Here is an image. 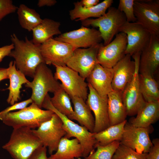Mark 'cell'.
Masks as SVG:
<instances>
[{"instance_id": "cell-1", "label": "cell", "mask_w": 159, "mask_h": 159, "mask_svg": "<svg viewBox=\"0 0 159 159\" xmlns=\"http://www.w3.org/2000/svg\"><path fill=\"white\" fill-rule=\"evenodd\" d=\"M14 45L9 56L13 58L17 69L25 76L33 78L37 66L44 62L40 49V45L34 44L27 37L20 40L14 33L11 36Z\"/></svg>"}, {"instance_id": "cell-2", "label": "cell", "mask_w": 159, "mask_h": 159, "mask_svg": "<svg viewBox=\"0 0 159 159\" xmlns=\"http://www.w3.org/2000/svg\"><path fill=\"white\" fill-rule=\"evenodd\" d=\"M42 146L32 129L21 127L13 129L9 140L2 148L14 159H28L36 149Z\"/></svg>"}, {"instance_id": "cell-3", "label": "cell", "mask_w": 159, "mask_h": 159, "mask_svg": "<svg viewBox=\"0 0 159 159\" xmlns=\"http://www.w3.org/2000/svg\"><path fill=\"white\" fill-rule=\"evenodd\" d=\"M54 112L44 110L32 102L29 106L14 112H9L0 117L6 125L13 129L27 127L32 129L39 127L44 122L50 119Z\"/></svg>"}, {"instance_id": "cell-4", "label": "cell", "mask_w": 159, "mask_h": 159, "mask_svg": "<svg viewBox=\"0 0 159 159\" xmlns=\"http://www.w3.org/2000/svg\"><path fill=\"white\" fill-rule=\"evenodd\" d=\"M33 78L32 82L29 81L25 86L31 89L30 98L33 103L41 108L48 93H54L60 88L61 84L55 79L52 71L44 62L37 66Z\"/></svg>"}, {"instance_id": "cell-5", "label": "cell", "mask_w": 159, "mask_h": 159, "mask_svg": "<svg viewBox=\"0 0 159 159\" xmlns=\"http://www.w3.org/2000/svg\"><path fill=\"white\" fill-rule=\"evenodd\" d=\"M50 97L47 94L43 101L42 107L53 111L61 120L63 127L66 132L64 137L69 139L74 137L77 139L84 150L86 157L95 151L97 142L93 137L94 133L90 132L85 127L77 124L62 114L52 105Z\"/></svg>"}, {"instance_id": "cell-6", "label": "cell", "mask_w": 159, "mask_h": 159, "mask_svg": "<svg viewBox=\"0 0 159 159\" xmlns=\"http://www.w3.org/2000/svg\"><path fill=\"white\" fill-rule=\"evenodd\" d=\"M81 21L82 25L85 27H98L104 41L103 44L105 46L112 41L127 21L123 12L117 8L111 6L107 12L100 17L95 19H88Z\"/></svg>"}, {"instance_id": "cell-7", "label": "cell", "mask_w": 159, "mask_h": 159, "mask_svg": "<svg viewBox=\"0 0 159 159\" xmlns=\"http://www.w3.org/2000/svg\"><path fill=\"white\" fill-rule=\"evenodd\" d=\"M141 52L132 56L135 63V69L133 78L122 93V100L127 116L136 115L145 104L140 87L139 80V65Z\"/></svg>"}, {"instance_id": "cell-8", "label": "cell", "mask_w": 159, "mask_h": 159, "mask_svg": "<svg viewBox=\"0 0 159 159\" xmlns=\"http://www.w3.org/2000/svg\"><path fill=\"white\" fill-rule=\"evenodd\" d=\"M54 66L56 68L54 77L57 80L61 81V87L69 97L81 98L86 102L88 88L85 79L66 65Z\"/></svg>"}, {"instance_id": "cell-9", "label": "cell", "mask_w": 159, "mask_h": 159, "mask_svg": "<svg viewBox=\"0 0 159 159\" xmlns=\"http://www.w3.org/2000/svg\"><path fill=\"white\" fill-rule=\"evenodd\" d=\"M133 7L136 22L159 37V0H134Z\"/></svg>"}, {"instance_id": "cell-10", "label": "cell", "mask_w": 159, "mask_h": 159, "mask_svg": "<svg viewBox=\"0 0 159 159\" xmlns=\"http://www.w3.org/2000/svg\"><path fill=\"white\" fill-rule=\"evenodd\" d=\"M32 131L43 146L48 148L50 155L57 151L60 141L66 134L61 120L55 113L50 119Z\"/></svg>"}, {"instance_id": "cell-11", "label": "cell", "mask_w": 159, "mask_h": 159, "mask_svg": "<svg viewBox=\"0 0 159 159\" xmlns=\"http://www.w3.org/2000/svg\"><path fill=\"white\" fill-rule=\"evenodd\" d=\"M153 130L151 125L147 128L135 127L127 121L120 144L139 153H148L153 145L149 134Z\"/></svg>"}, {"instance_id": "cell-12", "label": "cell", "mask_w": 159, "mask_h": 159, "mask_svg": "<svg viewBox=\"0 0 159 159\" xmlns=\"http://www.w3.org/2000/svg\"><path fill=\"white\" fill-rule=\"evenodd\" d=\"M44 62L47 65L64 66L75 48L71 45L53 38L39 46Z\"/></svg>"}, {"instance_id": "cell-13", "label": "cell", "mask_w": 159, "mask_h": 159, "mask_svg": "<svg viewBox=\"0 0 159 159\" xmlns=\"http://www.w3.org/2000/svg\"><path fill=\"white\" fill-rule=\"evenodd\" d=\"M101 43L86 48H76L67 62L66 66L86 79L98 63L97 55Z\"/></svg>"}, {"instance_id": "cell-14", "label": "cell", "mask_w": 159, "mask_h": 159, "mask_svg": "<svg viewBox=\"0 0 159 159\" xmlns=\"http://www.w3.org/2000/svg\"><path fill=\"white\" fill-rule=\"evenodd\" d=\"M127 44L126 35L122 32L117 34L107 45L101 43L97 55L98 63L103 67L112 68L125 55Z\"/></svg>"}, {"instance_id": "cell-15", "label": "cell", "mask_w": 159, "mask_h": 159, "mask_svg": "<svg viewBox=\"0 0 159 159\" xmlns=\"http://www.w3.org/2000/svg\"><path fill=\"white\" fill-rule=\"evenodd\" d=\"M119 32L126 34L127 44L125 54L131 57L141 52L148 44L151 36L147 30L136 22L126 21L119 29Z\"/></svg>"}, {"instance_id": "cell-16", "label": "cell", "mask_w": 159, "mask_h": 159, "mask_svg": "<svg viewBox=\"0 0 159 159\" xmlns=\"http://www.w3.org/2000/svg\"><path fill=\"white\" fill-rule=\"evenodd\" d=\"M54 39L67 43L75 49L89 48L102 40L99 30L82 25L78 29L61 34Z\"/></svg>"}, {"instance_id": "cell-17", "label": "cell", "mask_w": 159, "mask_h": 159, "mask_svg": "<svg viewBox=\"0 0 159 159\" xmlns=\"http://www.w3.org/2000/svg\"><path fill=\"white\" fill-rule=\"evenodd\" d=\"M88 87L89 93L86 102L95 115L93 133H96L110 126L108 112L107 97L100 96L88 83Z\"/></svg>"}, {"instance_id": "cell-18", "label": "cell", "mask_w": 159, "mask_h": 159, "mask_svg": "<svg viewBox=\"0 0 159 159\" xmlns=\"http://www.w3.org/2000/svg\"><path fill=\"white\" fill-rule=\"evenodd\" d=\"M159 66V37L151 35L150 41L141 52L139 73L154 77Z\"/></svg>"}, {"instance_id": "cell-19", "label": "cell", "mask_w": 159, "mask_h": 159, "mask_svg": "<svg viewBox=\"0 0 159 159\" xmlns=\"http://www.w3.org/2000/svg\"><path fill=\"white\" fill-rule=\"evenodd\" d=\"M131 56L125 54L112 68L113 71L112 86L113 90L122 93L132 80L135 71L134 61Z\"/></svg>"}, {"instance_id": "cell-20", "label": "cell", "mask_w": 159, "mask_h": 159, "mask_svg": "<svg viewBox=\"0 0 159 159\" xmlns=\"http://www.w3.org/2000/svg\"><path fill=\"white\" fill-rule=\"evenodd\" d=\"M113 71L112 68L102 67L97 64L86 78L89 84L101 96L107 97L113 90L112 83Z\"/></svg>"}, {"instance_id": "cell-21", "label": "cell", "mask_w": 159, "mask_h": 159, "mask_svg": "<svg viewBox=\"0 0 159 159\" xmlns=\"http://www.w3.org/2000/svg\"><path fill=\"white\" fill-rule=\"evenodd\" d=\"M85 158L84 150L79 140L75 138L70 139L64 137L60 141L56 152L48 159H74Z\"/></svg>"}, {"instance_id": "cell-22", "label": "cell", "mask_w": 159, "mask_h": 159, "mask_svg": "<svg viewBox=\"0 0 159 159\" xmlns=\"http://www.w3.org/2000/svg\"><path fill=\"white\" fill-rule=\"evenodd\" d=\"M113 2L112 0H105L91 8H85L80 1L74 3V9L69 11L70 18L72 20L82 21L90 17L98 18L104 15L107 10Z\"/></svg>"}, {"instance_id": "cell-23", "label": "cell", "mask_w": 159, "mask_h": 159, "mask_svg": "<svg viewBox=\"0 0 159 159\" xmlns=\"http://www.w3.org/2000/svg\"><path fill=\"white\" fill-rule=\"evenodd\" d=\"M159 119V101L146 102L138 111L135 117L130 118L129 122L134 126L148 127Z\"/></svg>"}, {"instance_id": "cell-24", "label": "cell", "mask_w": 159, "mask_h": 159, "mask_svg": "<svg viewBox=\"0 0 159 159\" xmlns=\"http://www.w3.org/2000/svg\"><path fill=\"white\" fill-rule=\"evenodd\" d=\"M7 68L10 85L6 89L9 91L6 101L8 104L12 105L21 99L20 90L22 85L29 81L23 73L17 69L14 61L10 62Z\"/></svg>"}, {"instance_id": "cell-25", "label": "cell", "mask_w": 159, "mask_h": 159, "mask_svg": "<svg viewBox=\"0 0 159 159\" xmlns=\"http://www.w3.org/2000/svg\"><path fill=\"white\" fill-rule=\"evenodd\" d=\"M107 107L110 126L126 120L127 115L122 100V93L113 90L108 94Z\"/></svg>"}, {"instance_id": "cell-26", "label": "cell", "mask_w": 159, "mask_h": 159, "mask_svg": "<svg viewBox=\"0 0 159 159\" xmlns=\"http://www.w3.org/2000/svg\"><path fill=\"white\" fill-rule=\"evenodd\" d=\"M60 25L59 22L50 19H43L41 22L32 31V41L36 44L40 45L52 38L54 35L60 34Z\"/></svg>"}, {"instance_id": "cell-27", "label": "cell", "mask_w": 159, "mask_h": 159, "mask_svg": "<svg viewBox=\"0 0 159 159\" xmlns=\"http://www.w3.org/2000/svg\"><path fill=\"white\" fill-rule=\"evenodd\" d=\"M70 97L74 105L75 120L86 127L90 132L93 133L95 119L86 102L81 98Z\"/></svg>"}, {"instance_id": "cell-28", "label": "cell", "mask_w": 159, "mask_h": 159, "mask_svg": "<svg viewBox=\"0 0 159 159\" xmlns=\"http://www.w3.org/2000/svg\"><path fill=\"white\" fill-rule=\"evenodd\" d=\"M140 87L145 101H159V90L158 82L154 77L146 73H139Z\"/></svg>"}, {"instance_id": "cell-29", "label": "cell", "mask_w": 159, "mask_h": 159, "mask_svg": "<svg viewBox=\"0 0 159 159\" xmlns=\"http://www.w3.org/2000/svg\"><path fill=\"white\" fill-rule=\"evenodd\" d=\"M127 122V120H125L118 124L110 126L99 132L94 133L93 136L96 140L97 144L104 146L114 141L120 142Z\"/></svg>"}, {"instance_id": "cell-30", "label": "cell", "mask_w": 159, "mask_h": 159, "mask_svg": "<svg viewBox=\"0 0 159 159\" xmlns=\"http://www.w3.org/2000/svg\"><path fill=\"white\" fill-rule=\"evenodd\" d=\"M54 94L53 96L50 98V101L53 106L69 119L75 120L74 112L69 95L61 86Z\"/></svg>"}, {"instance_id": "cell-31", "label": "cell", "mask_w": 159, "mask_h": 159, "mask_svg": "<svg viewBox=\"0 0 159 159\" xmlns=\"http://www.w3.org/2000/svg\"><path fill=\"white\" fill-rule=\"evenodd\" d=\"M17 11L20 26L29 32L32 31L42 21L40 15L34 9L29 8L24 4L19 6Z\"/></svg>"}, {"instance_id": "cell-32", "label": "cell", "mask_w": 159, "mask_h": 159, "mask_svg": "<svg viewBox=\"0 0 159 159\" xmlns=\"http://www.w3.org/2000/svg\"><path fill=\"white\" fill-rule=\"evenodd\" d=\"M120 144V142L118 141L104 146L97 144L96 150L90 153L84 159H112Z\"/></svg>"}, {"instance_id": "cell-33", "label": "cell", "mask_w": 159, "mask_h": 159, "mask_svg": "<svg viewBox=\"0 0 159 159\" xmlns=\"http://www.w3.org/2000/svg\"><path fill=\"white\" fill-rule=\"evenodd\" d=\"M147 153H139L132 149L120 144L112 159H147Z\"/></svg>"}, {"instance_id": "cell-34", "label": "cell", "mask_w": 159, "mask_h": 159, "mask_svg": "<svg viewBox=\"0 0 159 159\" xmlns=\"http://www.w3.org/2000/svg\"><path fill=\"white\" fill-rule=\"evenodd\" d=\"M134 0H120L118 9L125 14L127 21L135 22L136 19L134 13L133 5Z\"/></svg>"}, {"instance_id": "cell-35", "label": "cell", "mask_w": 159, "mask_h": 159, "mask_svg": "<svg viewBox=\"0 0 159 159\" xmlns=\"http://www.w3.org/2000/svg\"><path fill=\"white\" fill-rule=\"evenodd\" d=\"M17 8L11 0H0V21L7 15L15 12Z\"/></svg>"}, {"instance_id": "cell-36", "label": "cell", "mask_w": 159, "mask_h": 159, "mask_svg": "<svg viewBox=\"0 0 159 159\" xmlns=\"http://www.w3.org/2000/svg\"><path fill=\"white\" fill-rule=\"evenodd\" d=\"M32 100L30 98L26 100L19 102H16L13 105L5 109L0 112V117L6 114L16 110H20L27 107L28 105L32 103Z\"/></svg>"}, {"instance_id": "cell-37", "label": "cell", "mask_w": 159, "mask_h": 159, "mask_svg": "<svg viewBox=\"0 0 159 159\" xmlns=\"http://www.w3.org/2000/svg\"><path fill=\"white\" fill-rule=\"evenodd\" d=\"M152 147L147 153V159H159V139L156 138L152 141Z\"/></svg>"}, {"instance_id": "cell-38", "label": "cell", "mask_w": 159, "mask_h": 159, "mask_svg": "<svg viewBox=\"0 0 159 159\" xmlns=\"http://www.w3.org/2000/svg\"><path fill=\"white\" fill-rule=\"evenodd\" d=\"M47 151L46 147L41 146L36 149L28 159H48Z\"/></svg>"}, {"instance_id": "cell-39", "label": "cell", "mask_w": 159, "mask_h": 159, "mask_svg": "<svg viewBox=\"0 0 159 159\" xmlns=\"http://www.w3.org/2000/svg\"><path fill=\"white\" fill-rule=\"evenodd\" d=\"M14 48V45L12 43L0 47V62L2 61L4 57L9 56Z\"/></svg>"}, {"instance_id": "cell-40", "label": "cell", "mask_w": 159, "mask_h": 159, "mask_svg": "<svg viewBox=\"0 0 159 159\" xmlns=\"http://www.w3.org/2000/svg\"><path fill=\"white\" fill-rule=\"evenodd\" d=\"M99 0H82L80 1L82 6L84 8L92 7L98 4Z\"/></svg>"}, {"instance_id": "cell-41", "label": "cell", "mask_w": 159, "mask_h": 159, "mask_svg": "<svg viewBox=\"0 0 159 159\" xmlns=\"http://www.w3.org/2000/svg\"><path fill=\"white\" fill-rule=\"evenodd\" d=\"M57 2L55 0H39L37 5L39 7L45 6H51L54 5Z\"/></svg>"}, {"instance_id": "cell-42", "label": "cell", "mask_w": 159, "mask_h": 159, "mask_svg": "<svg viewBox=\"0 0 159 159\" xmlns=\"http://www.w3.org/2000/svg\"><path fill=\"white\" fill-rule=\"evenodd\" d=\"M8 79L7 68L0 67V82Z\"/></svg>"}, {"instance_id": "cell-43", "label": "cell", "mask_w": 159, "mask_h": 159, "mask_svg": "<svg viewBox=\"0 0 159 159\" xmlns=\"http://www.w3.org/2000/svg\"><path fill=\"white\" fill-rule=\"evenodd\" d=\"M81 159L80 158H77V159Z\"/></svg>"}]
</instances>
